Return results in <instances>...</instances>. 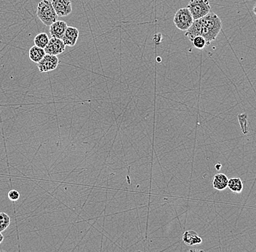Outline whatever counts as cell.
<instances>
[{"label":"cell","instance_id":"cell-8","mask_svg":"<svg viewBox=\"0 0 256 252\" xmlns=\"http://www.w3.org/2000/svg\"><path fill=\"white\" fill-rule=\"evenodd\" d=\"M79 35V30L78 28H75V27L68 26L66 29L62 40H63L66 46L74 47L76 44Z\"/></svg>","mask_w":256,"mask_h":252},{"label":"cell","instance_id":"cell-13","mask_svg":"<svg viewBox=\"0 0 256 252\" xmlns=\"http://www.w3.org/2000/svg\"><path fill=\"white\" fill-rule=\"evenodd\" d=\"M228 188L232 192L240 194L243 190V183L240 178H234L228 180Z\"/></svg>","mask_w":256,"mask_h":252},{"label":"cell","instance_id":"cell-14","mask_svg":"<svg viewBox=\"0 0 256 252\" xmlns=\"http://www.w3.org/2000/svg\"><path fill=\"white\" fill-rule=\"evenodd\" d=\"M49 40V37H48L47 33L43 32L40 33L35 36L34 42V45H36V47L44 49L46 46L48 45Z\"/></svg>","mask_w":256,"mask_h":252},{"label":"cell","instance_id":"cell-19","mask_svg":"<svg viewBox=\"0 0 256 252\" xmlns=\"http://www.w3.org/2000/svg\"><path fill=\"white\" fill-rule=\"evenodd\" d=\"M222 165L220 164H218L216 165V169L217 170H220V168H222Z\"/></svg>","mask_w":256,"mask_h":252},{"label":"cell","instance_id":"cell-5","mask_svg":"<svg viewBox=\"0 0 256 252\" xmlns=\"http://www.w3.org/2000/svg\"><path fill=\"white\" fill-rule=\"evenodd\" d=\"M59 60L57 55L46 54L44 57L38 63V68L41 73L54 71L58 65Z\"/></svg>","mask_w":256,"mask_h":252},{"label":"cell","instance_id":"cell-2","mask_svg":"<svg viewBox=\"0 0 256 252\" xmlns=\"http://www.w3.org/2000/svg\"><path fill=\"white\" fill-rule=\"evenodd\" d=\"M36 15L40 20L46 25L50 26L58 19V15L50 0H42L38 5Z\"/></svg>","mask_w":256,"mask_h":252},{"label":"cell","instance_id":"cell-16","mask_svg":"<svg viewBox=\"0 0 256 252\" xmlns=\"http://www.w3.org/2000/svg\"><path fill=\"white\" fill-rule=\"evenodd\" d=\"M238 121H239L240 128L244 135H247L249 130H248V115L247 114H241L238 116Z\"/></svg>","mask_w":256,"mask_h":252},{"label":"cell","instance_id":"cell-18","mask_svg":"<svg viewBox=\"0 0 256 252\" xmlns=\"http://www.w3.org/2000/svg\"><path fill=\"white\" fill-rule=\"evenodd\" d=\"M8 198L11 202H16L20 198V193L16 190H11L8 193Z\"/></svg>","mask_w":256,"mask_h":252},{"label":"cell","instance_id":"cell-12","mask_svg":"<svg viewBox=\"0 0 256 252\" xmlns=\"http://www.w3.org/2000/svg\"><path fill=\"white\" fill-rule=\"evenodd\" d=\"M30 60L34 63H38L46 55L44 49L40 48L36 45L33 46L28 51Z\"/></svg>","mask_w":256,"mask_h":252},{"label":"cell","instance_id":"cell-20","mask_svg":"<svg viewBox=\"0 0 256 252\" xmlns=\"http://www.w3.org/2000/svg\"><path fill=\"white\" fill-rule=\"evenodd\" d=\"M3 241H4V236L2 234V233H0V244L2 243Z\"/></svg>","mask_w":256,"mask_h":252},{"label":"cell","instance_id":"cell-7","mask_svg":"<svg viewBox=\"0 0 256 252\" xmlns=\"http://www.w3.org/2000/svg\"><path fill=\"white\" fill-rule=\"evenodd\" d=\"M66 49V44L62 39L52 37L49 40L48 45L44 48L46 54L49 55H58L63 53Z\"/></svg>","mask_w":256,"mask_h":252},{"label":"cell","instance_id":"cell-11","mask_svg":"<svg viewBox=\"0 0 256 252\" xmlns=\"http://www.w3.org/2000/svg\"><path fill=\"white\" fill-rule=\"evenodd\" d=\"M228 179L224 174H217L212 180V186L217 191H224L228 187Z\"/></svg>","mask_w":256,"mask_h":252},{"label":"cell","instance_id":"cell-17","mask_svg":"<svg viewBox=\"0 0 256 252\" xmlns=\"http://www.w3.org/2000/svg\"><path fill=\"white\" fill-rule=\"evenodd\" d=\"M191 41L194 47H196V49H202L207 45L206 39L202 36H196Z\"/></svg>","mask_w":256,"mask_h":252},{"label":"cell","instance_id":"cell-21","mask_svg":"<svg viewBox=\"0 0 256 252\" xmlns=\"http://www.w3.org/2000/svg\"><path fill=\"white\" fill-rule=\"evenodd\" d=\"M252 11H254V15L256 16V2L255 5L254 6V9H252Z\"/></svg>","mask_w":256,"mask_h":252},{"label":"cell","instance_id":"cell-1","mask_svg":"<svg viewBox=\"0 0 256 252\" xmlns=\"http://www.w3.org/2000/svg\"><path fill=\"white\" fill-rule=\"evenodd\" d=\"M222 29V20L210 11L206 16L194 20L190 28L186 31L185 36L192 41L196 36H202L206 39L207 45H209L212 41L216 40Z\"/></svg>","mask_w":256,"mask_h":252},{"label":"cell","instance_id":"cell-6","mask_svg":"<svg viewBox=\"0 0 256 252\" xmlns=\"http://www.w3.org/2000/svg\"><path fill=\"white\" fill-rule=\"evenodd\" d=\"M52 7L58 17H65L72 12L71 0H51Z\"/></svg>","mask_w":256,"mask_h":252},{"label":"cell","instance_id":"cell-10","mask_svg":"<svg viewBox=\"0 0 256 252\" xmlns=\"http://www.w3.org/2000/svg\"><path fill=\"white\" fill-rule=\"evenodd\" d=\"M183 242L186 245L192 247V246L202 244V239L194 231L190 230V231H187L184 233Z\"/></svg>","mask_w":256,"mask_h":252},{"label":"cell","instance_id":"cell-3","mask_svg":"<svg viewBox=\"0 0 256 252\" xmlns=\"http://www.w3.org/2000/svg\"><path fill=\"white\" fill-rule=\"evenodd\" d=\"M186 7L190 9L194 20L206 16L211 11L209 0H191Z\"/></svg>","mask_w":256,"mask_h":252},{"label":"cell","instance_id":"cell-4","mask_svg":"<svg viewBox=\"0 0 256 252\" xmlns=\"http://www.w3.org/2000/svg\"><path fill=\"white\" fill-rule=\"evenodd\" d=\"M194 20L191 12L187 7L179 9L174 15V24L180 31H187L193 23Z\"/></svg>","mask_w":256,"mask_h":252},{"label":"cell","instance_id":"cell-22","mask_svg":"<svg viewBox=\"0 0 256 252\" xmlns=\"http://www.w3.org/2000/svg\"><path fill=\"white\" fill-rule=\"evenodd\" d=\"M0 252H1V250H0Z\"/></svg>","mask_w":256,"mask_h":252},{"label":"cell","instance_id":"cell-15","mask_svg":"<svg viewBox=\"0 0 256 252\" xmlns=\"http://www.w3.org/2000/svg\"><path fill=\"white\" fill-rule=\"evenodd\" d=\"M10 218L6 212H0V233L4 232L10 225Z\"/></svg>","mask_w":256,"mask_h":252},{"label":"cell","instance_id":"cell-9","mask_svg":"<svg viewBox=\"0 0 256 252\" xmlns=\"http://www.w3.org/2000/svg\"><path fill=\"white\" fill-rule=\"evenodd\" d=\"M67 27L68 25L66 22L57 20L50 25V33L52 37L62 39Z\"/></svg>","mask_w":256,"mask_h":252}]
</instances>
